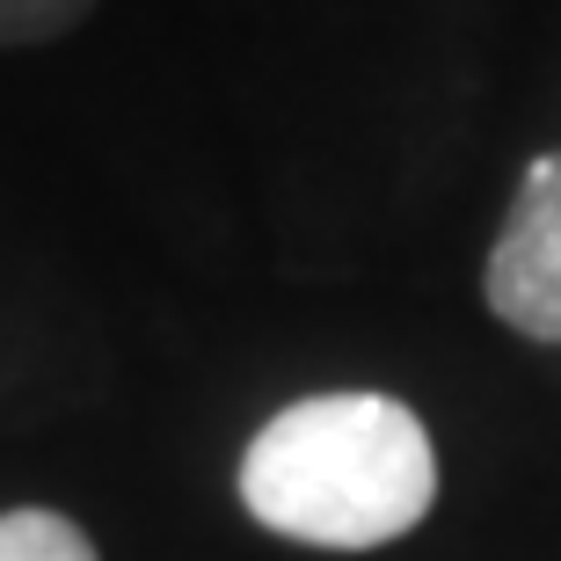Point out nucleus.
<instances>
[{"mask_svg": "<svg viewBox=\"0 0 561 561\" xmlns=\"http://www.w3.org/2000/svg\"><path fill=\"white\" fill-rule=\"evenodd\" d=\"M0 561H95V540L59 511H0Z\"/></svg>", "mask_w": 561, "mask_h": 561, "instance_id": "obj_3", "label": "nucleus"}, {"mask_svg": "<svg viewBox=\"0 0 561 561\" xmlns=\"http://www.w3.org/2000/svg\"><path fill=\"white\" fill-rule=\"evenodd\" d=\"M241 503L277 540L335 554L387 547L437 503L431 431L394 394H307L249 437Z\"/></svg>", "mask_w": 561, "mask_h": 561, "instance_id": "obj_1", "label": "nucleus"}, {"mask_svg": "<svg viewBox=\"0 0 561 561\" xmlns=\"http://www.w3.org/2000/svg\"><path fill=\"white\" fill-rule=\"evenodd\" d=\"M481 291L503 329L533 335V343H561V153L525 161Z\"/></svg>", "mask_w": 561, "mask_h": 561, "instance_id": "obj_2", "label": "nucleus"}, {"mask_svg": "<svg viewBox=\"0 0 561 561\" xmlns=\"http://www.w3.org/2000/svg\"><path fill=\"white\" fill-rule=\"evenodd\" d=\"M95 15V0H0V44H44Z\"/></svg>", "mask_w": 561, "mask_h": 561, "instance_id": "obj_4", "label": "nucleus"}]
</instances>
